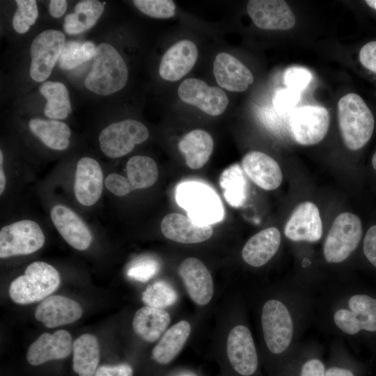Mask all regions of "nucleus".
<instances>
[{"instance_id":"nucleus-38","label":"nucleus","mask_w":376,"mask_h":376,"mask_svg":"<svg viewBox=\"0 0 376 376\" xmlns=\"http://www.w3.org/2000/svg\"><path fill=\"white\" fill-rule=\"evenodd\" d=\"M133 3L141 13L154 18H170L175 13L172 0H134Z\"/></svg>"},{"instance_id":"nucleus-31","label":"nucleus","mask_w":376,"mask_h":376,"mask_svg":"<svg viewBox=\"0 0 376 376\" xmlns=\"http://www.w3.org/2000/svg\"><path fill=\"white\" fill-rule=\"evenodd\" d=\"M104 3L97 0H83L75 6L74 12L65 17L64 31L70 35L83 33L93 27L104 11Z\"/></svg>"},{"instance_id":"nucleus-47","label":"nucleus","mask_w":376,"mask_h":376,"mask_svg":"<svg viewBox=\"0 0 376 376\" xmlns=\"http://www.w3.org/2000/svg\"><path fill=\"white\" fill-rule=\"evenodd\" d=\"M67 6L65 0H52L49 3V13L53 17L58 18L65 13Z\"/></svg>"},{"instance_id":"nucleus-48","label":"nucleus","mask_w":376,"mask_h":376,"mask_svg":"<svg viewBox=\"0 0 376 376\" xmlns=\"http://www.w3.org/2000/svg\"><path fill=\"white\" fill-rule=\"evenodd\" d=\"M324 376H354V375L345 368L331 367L324 371Z\"/></svg>"},{"instance_id":"nucleus-30","label":"nucleus","mask_w":376,"mask_h":376,"mask_svg":"<svg viewBox=\"0 0 376 376\" xmlns=\"http://www.w3.org/2000/svg\"><path fill=\"white\" fill-rule=\"evenodd\" d=\"M31 132L47 147L63 150L70 145V129L63 122L33 118L29 122Z\"/></svg>"},{"instance_id":"nucleus-10","label":"nucleus","mask_w":376,"mask_h":376,"mask_svg":"<svg viewBox=\"0 0 376 376\" xmlns=\"http://www.w3.org/2000/svg\"><path fill=\"white\" fill-rule=\"evenodd\" d=\"M65 43L63 32L49 29L37 35L30 47L29 74L36 81H45L58 61Z\"/></svg>"},{"instance_id":"nucleus-13","label":"nucleus","mask_w":376,"mask_h":376,"mask_svg":"<svg viewBox=\"0 0 376 376\" xmlns=\"http://www.w3.org/2000/svg\"><path fill=\"white\" fill-rule=\"evenodd\" d=\"M226 352L234 370L243 376L253 375L258 368V355L252 334L244 325L234 327L228 334Z\"/></svg>"},{"instance_id":"nucleus-41","label":"nucleus","mask_w":376,"mask_h":376,"mask_svg":"<svg viewBox=\"0 0 376 376\" xmlns=\"http://www.w3.org/2000/svg\"><path fill=\"white\" fill-rule=\"evenodd\" d=\"M301 96V92L290 88L278 91L273 100L275 109L279 112L284 113L293 110L297 104Z\"/></svg>"},{"instance_id":"nucleus-40","label":"nucleus","mask_w":376,"mask_h":376,"mask_svg":"<svg viewBox=\"0 0 376 376\" xmlns=\"http://www.w3.org/2000/svg\"><path fill=\"white\" fill-rule=\"evenodd\" d=\"M312 79L311 72L302 67L293 66L288 68L283 74V82L288 88L301 92L304 90Z\"/></svg>"},{"instance_id":"nucleus-51","label":"nucleus","mask_w":376,"mask_h":376,"mask_svg":"<svg viewBox=\"0 0 376 376\" xmlns=\"http://www.w3.org/2000/svg\"><path fill=\"white\" fill-rule=\"evenodd\" d=\"M372 165L373 168L376 170V151L375 152L372 157Z\"/></svg>"},{"instance_id":"nucleus-49","label":"nucleus","mask_w":376,"mask_h":376,"mask_svg":"<svg viewBox=\"0 0 376 376\" xmlns=\"http://www.w3.org/2000/svg\"><path fill=\"white\" fill-rule=\"evenodd\" d=\"M6 176L3 169V164H0V194L1 195L6 187Z\"/></svg>"},{"instance_id":"nucleus-35","label":"nucleus","mask_w":376,"mask_h":376,"mask_svg":"<svg viewBox=\"0 0 376 376\" xmlns=\"http://www.w3.org/2000/svg\"><path fill=\"white\" fill-rule=\"evenodd\" d=\"M97 47L91 41L80 42L76 40L65 42L58 59V64L63 70H72L78 65L93 59Z\"/></svg>"},{"instance_id":"nucleus-17","label":"nucleus","mask_w":376,"mask_h":376,"mask_svg":"<svg viewBox=\"0 0 376 376\" xmlns=\"http://www.w3.org/2000/svg\"><path fill=\"white\" fill-rule=\"evenodd\" d=\"M72 336L66 330L41 334L27 350L26 359L33 366L68 357L72 350Z\"/></svg>"},{"instance_id":"nucleus-15","label":"nucleus","mask_w":376,"mask_h":376,"mask_svg":"<svg viewBox=\"0 0 376 376\" xmlns=\"http://www.w3.org/2000/svg\"><path fill=\"white\" fill-rule=\"evenodd\" d=\"M284 234L295 242H315L322 235V224L317 206L312 202L299 203L288 219Z\"/></svg>"},{"instance_id":"nucleus-7","label":"nucleus","mask_w":376,"mask_h":376,"mask_svg":"<svg viewBox=\"0 0 376 376\" xmlns=\"http://www.w3.org/2000/svg\"><path fill=\"white\" fill-rule=\"evenodd\" d=\"M361 236V222L356 214L350 212L338 214L324 243L326 262L336 264L345 261L356 249Z\"/></svg>"},{"instance_id":"nucleus-42","label":"nucleus","mask_w":376,"mask_h":376,"mask_svg":"<svg viewBox=\"0 0 376 376\" xmlns=\"http://www.w3.org/2000/svg\"><path fill=\"white\" fill-rule=\"evenodd\" d=\"M104 185L118 196H125L133 191L127 178L118 173L108 175L104 180Z\"/></svg>"},{"instance_id":"nucleus-1","label":"nucleus","mask_w":376,"mask_h":376,"mask_svg":"<svg viewBox=\"0 0 376 376\" xmlns=\"http://www.w3.org/2000/svg\"><path fill=\"white\" fill-rule=\"evenodd\" d=\"M93 65L84 86L90 91L103 96L115 93L126 85L127 65L116 49L106 42L97 46Z\"/></svg>"},{"instance_id":"nucleus-3","label":"nucleus","mask_w":376,"mask_h":376,"mask_svg":"<svg viewBox=\"0 0 376 376\" xmlns=\"http://www.w3.org/2000/svg\"><path fill=\"white\" fill-rule=\"evenodd\" d=\"M261 324L267 349L280 354L292 345L296 334V318L292 307L279 299H270L261 311Z\"/></svg>"},{"instance_id":"nucleus-8","label":"nucleus","mask_w":376,"mask_h":376,"mask_svg":"<svg viewBox=\"0 0 376 376\" xmlns=\"http://www.w3.org/2000/svg\"><path fill=\"white\" fill-rule=\"evenodd\" d=\"M149 136L148 128L141 122L127 119L111 123L99 134L101 150L110 158H118L130 153L137 144Z\"/></svg>"},{"instance_id":"nucleus-39","label":"nucleus","mask_w":376,"mask_h":376,"mask_svg":"<svg viewBox=\"0 0 376 376\" xmlns=\"http://www.w3.org/2000/svg\"><path fill=\"white\" fill-rule=\"evenodd\" d=\"M159 269V264L157 260L150 256H143L131 263L127 270V275L134 280L146 282L151 279Z\"/></svg>"},{"instance_id":"nucleus-21","label":"nucleus","mask_w":376,"mask_h":376,"mask_svg":"<svg viewBox=\"0 0 376 376\" xmlns=\"http://www.w3.org/2000/svg\"><path fill=\"white\" fill-rule=\"evenodd\" d=\"M82 315V308L76 301L61 295L45 299L36 308L35 318L48 328L71 324Z\"/></svg>"},{"instance_id":"nucleus-29","label":"nucleus","mask_w":376,"mask_h":376,"mask_svg":"<svg viewBox=\"0 0 376 376\" xmlns=\"http://www.w3.org/2000/svg\"><path fill=\"white\" fill-rule=\"evenodd\" d=\"M73 370L79 376H93L100 359L97 338L90 334L79 336L73 343Z\"/></svg>"},{"instance_id":"nucleus-46","label":"nucleus","mask_w":376,"mask_h":376,"mask_svg":"<svg viewBox=\"0 0 376 376\" xmlns=\"http://www.w3.org/2000/svg\"><path fill=\"white\" fill-rule=\"evenodd\" d=\"M325 371L322 361L313 358L307 360L302 365L300 376H324Z\"/></svg>"},{"instance_id":"nucleus-34","label":"nucleus","mask_w":376,"mask_h":376,"mask_svg":"<svg viewBox=\"0 0 376 376\" xmlns=\"http://www.w3.org/2000/svg\"><path fill=\"white\" fill-rule=\"evenodd\" d=\"M219 184L230 205L239 207L244 204L248 193L247 182L238 164L230 166L222 173Z\"/></svg>"},{"instance_id":"nucleus-12","label":"nucleus","mask_w":376,"mask_h":376,"mask_svg":"<svg viewBox=\"0 0 376 376\" xmlns=\"http://www.w3.org/2000/svg\"><path fill=\"white\" fill-rule=\"evenodd\" d=\"M178 94L184 102L212 116L222 114L228 104V97L221 88L210 86L198 79L184 80L178 89Z\"/></svg>"},{"instance_id":"nucleus-45","label":"nucleus","mask_w":376,"mask_h":376,"mask_svg":"<svg viewBox=\"0 0 376 376\" xmlns=\"http://www.w3.org/2000/svg\"><path fill=\"white\" fill-rule=\"evenodd\" d=\"M93 376H133V370L127 363L104 365L97 368Z\"/></svg>"},{"instance_id":"nucleus-24","label":"nucleus","mask_w":376,"mask_h":376,"mask_svg":"<svg viewBox=\"0 0 376 376\" xmlns=\"http://www.w3.org/2000/svg\"><path fill=\"white\" fill-rule=\"evenodd\" d=\"M160 227L165 237L182 244L200 243L210 238L213 234L210 225L198 224L189 217L178 213L166 215Z\"/></svg>"},{"instance_id":"nucleus-18","label":"nucleus","mask_w":376,"mask_h":376,"mask_svg":"<svg viewBox=\"0 0 376 376\" xmlns=\"http://www.w3.org/2000/svg\"><path fill=\"white\" fill-rule=\"evenodd\" d=\"M103 187V173L99 163L85 157L77 164L74 191L78 202L85 206L94 205L100 198Z\"/></svg>"},{"instance_id":"nucleus-25","label":"nucleus","mask_w":376,"mask_h":376,"mask_svg":"<svg viewBox=\"0 0 376 376\" xmlns=\"http://www.w3.org/2000/svg\"><path fill=\"white\" fill-rule=\"evenodd\" d=\"M281 244V233L275 227L267 228L253 235L244 244L242 257L249 265H265L276 253Z\"/></svg>"},{"instance_id":"nucleus-32","label":"nucleus","mask_w":376,"mask_h":376,"mask_svg":"<svg viewBox=\"0 0 376 376\" xmlns=\"http://www.w3.org/2000/svg\"><path fill=\"white\" fill-rule=\"evenodd\" d=\"M46 99L44 113L52 119H64L71 113L69 93L66 86L58 81H46L39 88Z\"/></svg>"},{"instance_id":"nucleus-44","label":"nucleus","mask_w":376,"mask_h":376,"mask_svg":"<svg viewBox=\"0 0 376 376\" xmlns=\"http://www.w3.org/2000/svg\"><path fill=\"white\" fill-rule=\"evenodd\" d=\"M363 249L367 260L376 267V226H371L367 231Z\"/></svg>"},{"instance_id":"nucleus-43","label":"nucleus","mask_w":376,"mask_h":376,"mask_svg":"<svg viewBox=\"0 0 376 376\" xmlns=\"http://www.w3.org/2000/svg\"><path fill=\"white\" fill-rule=\"evenodd\" d=\"M359 59L366 70L376 75V40L368 42L361 47Z\"/></svg>"},{"instance_id":"nucleus-37","label":"nucleus","mask_w":376,"mask_h":376,"mask_svg":"<svg viewBox=\"0 0 376 376\" xmlns=\"http://www.w3.org/2000/svg\"><path fill=\"white\" fill-rule=\"evenodd\" d=\"M17 8L13 17V26L19 33H24L36 22L38 10L35 0H17Z\"/></svg>"},{"instance_id":"nucleus-33","label":"nucleus","mask_w":376,"mask_h":376,"mask_svg":"<svg viewBox=\"0 0 376 376\" xmlns=\"http://www.w3.org/2000/svg\"><path fill=\"white\" fill-rule=\"evenodd\" d=\"M127 178L132 190L146 189L153 185L159 175L157 164L152 158L136 155L126 164Z\"/></svg>"},{"instance_id":"nucleus-5","label":"nucleus","mask_w":376,"mask_h":376,"mask_svg":"<svg viewBox=\"0 0 376 376\" xmlns=\"http://www.w3.org/2000/svg\"><path fill=\"white\" fill-rule=\"evenodd\" d=\"M60 276L51 265L36 261L27 266L24 274L10 283L9 295L19 304L44 300L59 286Z\"/></svg>"},{"instance_id":"nucleus-28","label":"nucleus","mask_w":376,"mask_h":376,"mask_svg":"<svg viewBox=\"0 0 376 376\" xmlns=\"http://www.w3.org/2000/svg\"><path fill=\"white\" fill-rule=\"evenodd\" d=\"M191 331L186 320L173 324L162 336L152 352V358L160 364L170 363L181 351Z\"/></svg>"},{"instance_id":"nucleus-16","label":"nucleus","mask_w":376,"mask_h":376,"mask_svg":"<svg viewBox=\"0 0 376 376\" xmlns=\"http://www.w3.org/2000/svg\"><path fill=\"white\" fill-rule=\"evenodd\" d=\"M178 273L194 302L204 306L210 301L214 293L213 280L200 260L193 257L185 259L178 268Z\"/></svg>"},{"instance_id":"nucleus-26","label":"nucleus","mask_w":376,"mask_h":376,"mask_svg":"<svg viewBox=\"0 0 376 376\" xmlns=\"http://www.w3.org/2000/svg\"><path fill=\"white\" fill-rule=\"evenodd\" d=\"M214 147L210 134L203 130H194L180 141L178 148L185 157L186 164L198 169L208 161Z\"/></svg>"},{"instance_id":"nucleus-2","label":"nucleus","mask_w":376,"mask_h":376,"mask_svg":"<svg viewBox=\"0 0 376 376\" xmlns=\"http://www.w3.org/2000/svg\"><path fill=\"white\" fill-rule=\"evenodd\" d=\"M338 119L342 138L347 148L358 150L370 141L375 128V118L359 95L350 93L340 99Z\"/></svg>"},{"instance_id":"nucleus-11","label":"nucleus","mask_w":376,"mask_h":376,"mask_svg":"<svg viewBox=\"0 0 376 376\" xmlns=\"http://www.w3.org/2000/svg\"><path fill=\"white\" fill-rule=\"evenodd\" d=\"M289 123L291 135L297 143L314 145L322 141L328 131L329 112L321 106H303L292 111Z\"/></svg>"},{"instance_id":"nucleus-23","label":"nucleus","mask_w":376,"mask_h":376,"mask_svg":"<svg viewBox=\"0 0 376 376\" xmlns=\"http://www.w3.org/2000/svg\"><path fill=\"white\" fill-rule=\"evenodd\" d=\"M213 73L219 86L229 91H244L253 81L250 70L235 56L225 52L216 56Z\"/></svg>"},{"instance_id":"nucleus-50","label":"nucleus","mask_w":376,"mask_h":376,"mask_svg":"<svg viewBox=\"0 0 376 376\" xmlns=\"http://www.w3.org/2000/svg\"><path fill=\"white\" fill-rule=\"evenodd\" d=\"M365 2L368 7L376 10V0H366Z\"/></svg>"},{"instance_id":"nucleus-19","label":"nucleus","mask_w":376,"mask_h":376,"mask_svg":"<svg viewBox=\"0 0 376 376\" xmlns=\"http://www.w3.org/2000/svg\"><path fill=\"white\" fill-rule=\"evenodd\" d=\"M198 58V49L188 40L178 41L163 55L159 67L160 77L175 81L186 75L194 67Z\"/></svg>"},{"instance_id":"nucleus-9","label":"nucleus","mask_w":376,"mask_h":376,"mask_svg":"<svg viewBox=\"0 0 376 376\" xmlns=\"http://www.w3.org/2000/svg\"><path fill=\"white\" fill-rule=\"evenodd\" d=\"M45 241L40 226L32 220H21L0 230V257L28 255L39 250Z\"/></svg>"},{"instance_id":"nucleus-27","label":"nucleus","mask_w":376,"mask_h":376,"mask_svg":"<svg viewBox=\"0 0 376 376\" xmlns=\"http://www.w3.org/2000/svg\"><path fill=\"white\" fill-rule=\"evenodd\" d=\"M170 322V315L164 309L146 306L135 313L132 327L141 338L151 343L161 336Z\"/></svg>"},{"instance_id":"nucleus-20","label":"nucleus","mask_w":376,"mask_h":376,"mask_svg":"<svg viewBox=\"0 0 376 376\" xmlns=\"http://www.w3.org/2000/svg\"><path fill=\"white\" fill-rule=\"evenodd\" d=\"M51 218L60 235L71 246L80 251L88 248L92 241L91 233L73 210L56 205L51 210Z\"/></svg>"},{"instance_id":"nucleus-4","label":"nucleus","mask_w":376,"mask_h":376,"mask_svg":"<svg viewBox=\"0 0 376 376\" xmlns=\"http://www.w3.org/2000/svg\"><path fill=\"white\" fill-rule=\"evenodd\" d=\"M175 201L188 217L200 225L220 221L224 214L222 203L217 193L202 182L187 181L176 188Z\"/></svg>"},{"instance_id":"nucleus-6","label":"nucleus","mask_w":376,"mask_h":376,"mask_svg":"<svg viewBox=\"0 0 376 376\" xmlns=\"http://www.w3.org/2000/svg\"><path fill=\"white\" fill-rule=\"evenodd\" d=\"M334 327L343 334L353 336L361 331H376V299L366 294H354L334 308Z\"/></svg>"},{"instance_id":"nucleus-22","label":"nucleus","mask_w":376,"mask_h":376,"mask_svg":"<svg viewBox=\"0 0 376 376\" xmlns=\"http://www.w3.org/2000/svg\"><path fill=\"white\" fill-rule=\"evenodd\" d=\"M246 175L259 187L274 190L281 184L283 175L279 164L268 155L250 151L242 160Z\"/></svg>"},{"instance_id":"nucleus-36","label":"nucleus","mask_w":376,"mask_h":376,"mask_svg":"<svg viewBox=\"0 0 376 376\" xmlns=\"http://www.w3.org/2000/svg\"><path fill=\"white\" fill-rule=\"evenodd\" d=\"M141 299L146 306L164 309L176 302L178 294L169 283L158 281L146 288Z\"/></svg>"},{"instance_id":"nucleus-14","label":"nucleus","mask_w":376,"mask_h":376,"mask_svg":"<svg viewBox=\"0 0 376 376\" xmlns=\"http://www.w3.org/2000/svg\"><path fill=\"white\" fill-rule=\"evenodd\" d=\"M246 8L254 24L262 29L288 30L295 24L292 11L283 0H251Z\"/></svg>"}]
</instances>
